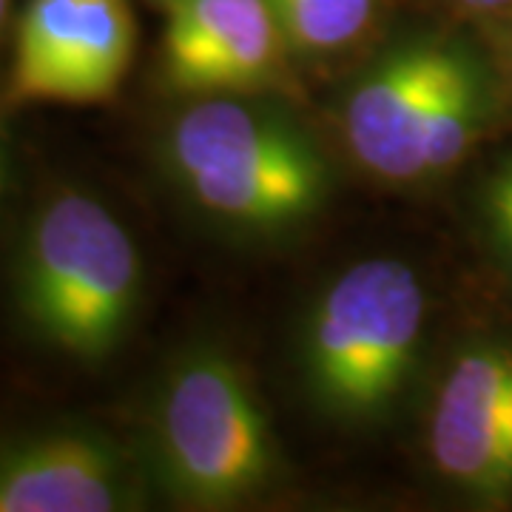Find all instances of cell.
<instances>
[{
  "mask_svg": "<svg viewBox=\"0 0 512 512\" xmlns=\"http://www.w3.org/2000/svg\"><path fill=\"white\" fill-rule=\"evenodd\" d=\"M0 183H3V151H0Z\"/></svg>",
  "mask_w": 512,
  "mask_h": 512,
  "instance_id": "cell-17",
  "label": "cell"
},
{
  "mask_svg": "<svg viewBox=\"0 0 512 512\" xmlns=\"http://www.w3.org/2000/svg\"><path fill=\"white\" fill-rule=\"evenodd\" d=\"M476 205L484 242L512 282V151L490 165L478 185Z\"/></svg>",
  "mask_w": 512,
  "mask_h": 512,
  "instance_id": "cell-13",
  "label": "cell"
},
{
  "mask_svg": "<svg viewBox=\"0 0 512 512\" xmlns=\"http://www.w3.org/2000/svg\"><path fill=\"white\" fill-rule=\"evenodd\" d=\"M154 456L165 490L197 510L237 507L271 484V424L228 356L197 350L168 370L154 407Z\"/></svg>",
  "mask_w": 512,
  "mask_h": 512,
  "instance_id": "cell-4",
  "label": "cell"
},
{
  "mask_svg": "<svg viewBox=\"0 0 512 512\" xmlns=\"http://www.w3.org/2000/svg\"><path fill=\"white\" fill-rule=\"evenodd\" d=\"M458 3L478 15H490V12H501V9L512 6V0H458Z\"/></svg>",
  "mask_w": 512,
  "mask_h": 512,
  "instance_id": "cell-14",
  "label": "cell"
},
{
  "mask_svg": "<svg viewBox=\"0 0 512 512\" xmlns=\"http://www.w3.org/2000/svg\"><path fill=\"white\" fill-rule=\"evenodd\" d=\"M165 168L205 214L242 228H285L319 211L328 163L313 140L268 106L208 97L165 134Z\"/></svg>",
  "mask_w": 512,
  "mask_h": 512,
  "instance_id": "cell-1",
  "label": "cell"
},
{
  "mask_svg": "<svg viewBox=\"0 0 512 512\" xmlns=\"http://www.w3.org/2000/svg\"><path fill=\"white\" fill-rule=\"evenodd\" d=\"M6 9H9V0H0V26H3V20H6Z\"/></svg>",
  "mask_w": 512,
  "mask_h": 512,
  "instance_id": "cell-15",
  "label": "cell"
},
{
  "mask_svg": "<svg viewBox=\"0 0 512 512\" xmlns=\"http://www.w3.org/2000/svg\"><path fill=\"white\" fill-rule=\"evenodd\" d=\"M86 0H29L15 32L9 97L52 103L57 80L74 52Z\"/></svg>",
  "mask_w": 512,
  "mask_h": 512,
  "instance_id": "cell-11",
  "label": "cell"
},
{
  "mask_svg": "<svg viewBox=\"0 0 512 512\" xmlns=\"http://www.w3.org/2000/svg\"><path fill=\"white\" fill-rule=\"evenodd\" d=\"M493 114V83L473 52L456 46L447 72L441 77L439 92L427 111L421 165L424 180L453 171L476 146L484 126Z\"/></svg>",
  "mask_w": 512,
  "mask_h": 512,
  "instance_id": "cell-9",
  "label": "cell"
},
{
  "mask_svg": "<svg viewBox=\"0 0 512 512\" xmlns=\"http://www.w3.org/2000/svg\"><path fill=\"white\" fill-rule=\"evenodd\" d=\"M510 52H512V43H510Z\"/></svg>",
  "mask_w": 512,
  "mask_h": 512,
  "instance_id": "cell-19",
  "label": "cell"
},
{
  "mask_svg": "<svg viewBox=\"0 0 512 512\" xmlns=\"http://www.w3.org/2000/svg\"><path fill=\"white\" fill-rule=\"evenodd\" d=\"M507 80H510V89H512V52H510V60H507Z\"/></svg>",
  "mask_w": 512,
  "mask_h": 512,
  "instance_id": "cell-16",
  "label": "cell"
},
{
  "mask_svg": "<svg viewBox=\"0 0 512 512\" xmlns=\"http://www.w3.org/2000/svg\"><path fill=\"white\" fill-rule=\"evenodd\" d=\"M433 467L478 507H512V339L481 336L450 359L430 410Z\"/></svg>",
  "mask_w": 512,
  "mask_h": 512,
  "instance_id": "cell-5",
  "label": "cell"
},
{
  "mask_svg": "<svg viewBox=\"0 0 512 512\" xmlns=\"http://www.w3.org/2000/svg\"><path fill=\"white\" fill-rule=\"evenodd\" d=\"M140 288V251L103 202L63 191L37 211L15 296L40 342L83 362L103 359L131 325Z\"/></svg>",
  "mask_w": 512,
  "mask_h": 512,
  "instance_id": "cell-2",
  "label": "cell"
},
{
  "mask_svg": "<svg viewBox=\"0 0 512 512\" xmlns=\"http://www.w3.org/2000/svg\"><path fill=\"white\" fill-rule=\"evenodd\" d=\"M285 37L268 0H168L165 74L180 92L234 94L268 83Z\"/></svg>",
  "mask_w": 512,
  "mask_h": 512,
  "instance_id": "cell-8",
  "label": "cell"
},
{
  "mask_svg": "<svg viewBox=\"0 0 512 512\" xmlns=\"http://www.w3.org/2000/svg\"><path fill=\"white\" fill-rule=\"evenodd\" d=\"M427 299L419 274L399 259L348 268L313 305L302 373L313 402L345 421L384 413L416 365Z\"/></svg>",
  "mask_w": 512,
  "mask_h": 512,
  "instance_id": "cell-3",
  "label": "cell"
},
{
  "mask_svg": "<svg viewBox=\"0 0 512 512\" xmlns=\"http://www.w3.org/2000/svg\"><path fill=\"white\" fill-rule=\"evenodd\" d=\"M137 498L128 456L97 430L49 427L0 441V512H117Z\"/></svg>",
  "mask_w": 512,
  "mask_h": 512,
  "instance_id": "cell-6",
  "label": "cell"
},
{
  "mask_svg": "<svg viewBox=\"0 0 512 512\" xmlns=\"http://www.w3.org/2000/svg\"><path fill=\"white\" fill-rule=\"evenodd\" d=\"M0 191H3V183H0Z\"/></svg>",
  "mask_w": 512,
  "mask_h": 512,
  "instance_id": "cell-18",
  "label": "cell"
},
{
  "mask_svg": "<svg viewBox=\"0 0 512 512\" xmlns=\"http://www.w3.org/2000/svg\"><path fill=\"white\" fill-rule=\"evenodd\" d=\"M379 0H268L285 46L305 55L336 52L373 20Z\"/></svg>",
  "mask_w": 512,
  "mask_h": 512,
  "instance_id": "cell-12",
  "label": "cell"
},
{
  "mask_svg": "<svg viewBox=\"0 0 512 512\" xmlns=\"http://www.w3.org/2000/svg\"><path fill=\"white\" fill-rule=\"evenodd\" d=\"M458 43L413 40L373 63L353 86L345 131L353 157L387 183H421V143L433 97Z\"/></svg>",
  "mask_w": 512,
  "mask_h": 512,
  "instance_id": "cell-7",
  "label": "cell"
},
{
  "mask_svg": "<svg viewBox=\"0 0 512 512\" xmlns=\"http://www.w3.org/2000/svg\"><path fill=\"white\" fill-rule=\"evenodd\" d=\"M134 55V15L126 0H86L74 52L52 103H97L117 92Z\"/></svg>",
  "mask_w": 512,
  "mask_h": 512,
  "instance_id": "cell-10",
  "label": "cell"
}]
</instances>
